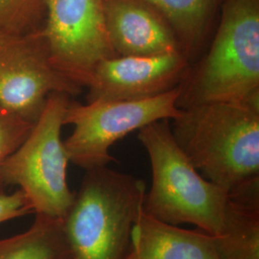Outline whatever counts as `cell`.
Wrapping results in <instances>:
<instances>
[{
    "label": "cell",
    "instance_id": "obj_1",
    "mask_svg": "<svg viewBox=\"0 0 259 259\" xmlns=\"http://www.w3.org/2000/svg\"><path fill=\"white\" fill-rule=\"evenodd\" d=\"M170 127L195 169L227 193L259 180V103L190 106Z\"/></svg>",
    "mask_w": 259,
    "mask_h": 259
},
{
    "label": "cell",
    "instance_id": "obj_2",
    "mask_svg": "<svg viewBox=\"0 0 259 259\" xmlns=\"http://www.w3.org/2000/svg\"><path fill=\"white\" fill-rule=\"evenodd\" d=\"M203 57L179 85L178 107L209 102L259 103V0H223Z\"/></svg>",
    "mask_w": 259,
    "mask_h": 259
},
{
    "label": "cell",
    "instance_id": "obj_3",
    "mask_svg": "<svg viewBox=\"0 0 259 259\" xmlns=\"http://www.w3.org/2000/svg\"><path fill=\"white\" fill-rule=\"evenodd\" d=\"M146 192L137 177L108 166L85 170L63 220L71 259H125Z\"/></svg>",
    "mask_w": 259,
    "mask_h": 259
},
{
    "label": "cell",
    "instance_id": "obj_4",
    "mask_svg": "<svg viewBox=\"0 0 259 259\" xmlns=\"http://www.w3.org/2000/svg\"><path fill=\"white\" fill-rule=\"evenodd\" d=\"M148 154L152 185L143 211L159 221L194 225L213 236L222 230L228 193L204 179L173 138L170 120L151 123L139 131Z\"/></svg>",
    "mask_w": 259,
    "mask_h": 259
},
{
    "label": "cell",
    "instance_id": "obj_5",
    "mask_svg": "<svg viewBox=\"0 0 259 259\" xmlns=\"http://www.w3.org/2000/svg\"><path fill=\"white\" fill-rule=\"evenodd\" d=\"M69 103L64 93L50 95L26 139L0 167L1 185L19 186L33 212L62 220L75 198L67 185L69 160L62 140Z\"/></svg>",
    "mask_w": 259,
    "mask_h": 259
},
{
    "label": "cell",
    "instance_id": "obj_6",
    "mask_svg": "<svg viewBox=\"0 0 259 259\" xmlns=\"http://www.w3.org/2000/svg\"><path fill=\"white\" fill-rule=\"evenodd\" d=\"M180 93L178 87L142 100L94 101L85 105L70 101L64 118L65 125L74 126L64 141L68 160L84 170L116 162L110 154L115 142L151 123L172 120L180 115Z\"/></svg>",
    "mask_w": 259,
    "mask_h": 259
},
{
    "label": "cell",
    "instance_id": "obj_7",
    "mask_svg": "<svg viewBox=\"0 0 259 259\" xmlns=\"http://www.w3.org/2000/svg\"><path fill=\"white\" fill-rule=\"evenodd\" d=\"M82 88L54 65L41 29L0 35V107L36 123L54 93L78 95Z\"/></svg>",
    "mask_w": 259,
    "mask_h": 259
},
{
    "label": "cell",
    "instance_id": "obj_8",
    "mask_svg": "<svg viewBox=\"0 0 259 259\" xmlns=\"http://www.w3.org/2000/svg\"><path fill=\"white\" fill-rule=\"evenodd\" d=\"M41 33L56 67L79 87H88L101 61L115 57L105 24L103 0H44Z\"/></svg>",
    "mask_w": 259,
    "mask_h": 259
},
{
    "label": "cell",
    "instance_id": "obj_9",
    "mask_svg": "<svg viewBox=\"0 0 259 259\" xmlns=\"http://www.w3.org/2000/svg\"><path fill=\"white\" fill-rule=\"evenodd\" d=\"M190 65L183 52L105 59L96 65L87 87V102L156 97L178 88Z\"/></svg>",
    "mask_w": 259,
    "mask_h": 259
},
{
    "label": "cell",
    "instance_id": "obj_10",
    "mask_svg": "<svg viewBox=\"0 0 259 259\" xmlns=\"http://www.w3.org/2000/svg\"><path fill=\"white\" fill-rule=\"evenodd\" d=\"M103 6L107 35L114 55L183 52L170 24L145 1L103 0Z\"/></svg>",
    "mask_w": 259,
    "mask_h": 259
},
{
    "label": "cell",
    "instance_id": "obj_11",
    "mask_svg": "<svg viewBox=\"0 0 259 259\" xmlns=\"http://www.w3.org/2000/svg\"><path fill=\"white\" fill-rule=\"evenodd\" d=\"M125 259H220L213 235L203 230H185L139 213Z\"/></svg>",
    "mask_w": 259,
    "mask_h": 259
},
{
    "label": "cell",
    "instance_id": "obj_12",
    "mask_svg": "<svg viewBox=\"0 0 259 259\" xmlns=\"http://www.w3.org/2000/svg\"><path fill=\"white\" fill-rule=\"evenodd\" d=\"M213 238L220 259H259V180L228 193L222 230Z\"/></svg>",
    "mask_w": 259,
    "mask_h": 259
},
{
    "label": "cell",
    "instance_id": "obj_13",
    "mask_svg": "<svg viewBox=\"0 0 259 259\" xmlns=\"http://www.w3.org/2000/svg\"><path fill=\"white\" fill-rule=\"evenodd\" d=\"M157 11L175 32L191 64L204 51L223 0H143Z\"/></svg>",
    "mask_w": 259,
    "mask_h": 259
},
{
    "label": "cell",
    "instance_id": "obj_14",
    "mask_svg": "<svg viewBox=\"0 0 259 259\" xmlns=\"http://www.w3.org/2000/svg\"><path fill=\"white\" fill-rule=\"evenodd\" d=\"M0 259H71L64 221L36 214L26 232L0 239Z\"/></svg>",
    "mask_w": 259,
    "mask_h": 259
},
{
    "label": "cell",
    "instance_id": "obj_15",
    "mask_svg": "<svg viewBox=\"0 0 259 259\" xmlns=\"http://www.w3.org/2000/svg\"><path fill=\"white\" fill-rule=\"evenodd\" d=\"M44 0H0V35H19L41 29Z\"/></svg>",
    "mask_w": 259,
    "mask_h": 259
},
{
    "label": "cell",
    "instance_id": "obj_16",
    "mask_svg": "<svg viewBox=\"0 0 259 259\" xmlns=\"http://www.w3.org/2000/svg\"><path fill=\"white\" fill-rule=\"evenodd\" d=\"M34 124L0 107V167L26 139ZM1 191L4 186L0 183Z\"/></svg>",
    "mask_w": 259,
    "mask_h": 259
},
{
    "label": "cell",
    "instance_id": "obj_17",
    "mask_svg": "<svg viewBox=\"0 0 259 259\" xmlns=\"http://www.w3.org/2000/svg\"><path fill=\"white\" fill-rule=\"evenodd\" d=\"M33 212L24 193L19 189L7 194L0 192V224Z\"/></svg>",
    "mask_w": 259,
    "mask_h": 259
}]
</instances>
